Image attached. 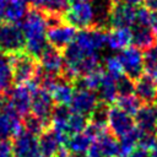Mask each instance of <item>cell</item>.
Segmentation results:
<instances>
[{
  "mask_svg": "<svg viewBox=\"0 0 157 157\" xmlns=\"http://www.w3.org/2000/svg\"><path fill=\"white\" fill-rule=\"evenodd\" d=\"M118 59L126 77L134 81L142 76V72L145 70V56L141 49L136 48L135 45L128 47L120 50V53L118 54Z\"/></svg>",
  "mask_w": 157,
  "mask_h": 157,
  "instance_id": "obj_6",
  "label": "cell"
},
{
  "mask_svg": "<svg viewBox=\"0 0 157 157\" xmlns=\"http://www.w3.org/2000/svg\"><path fill=\"white\" fill-rule=\"evenodd\" d=\"M97 96L101 103L103 104H109L115 102L118 97V83L117 80L103 72L102 80L99 82V86L97 88Z\"/></svg>",
  "mask_w": 157,
  "mask_h": 157,
  "instance_id": "obj_20",
  "label": "cell"
},
{
  "mask_svg": "<svg viewBox=\"0 0 157 157\" xmlns=\"http://www.w3.org/2000/svg\"><path fill=\"white\" fill-rule=\"evenodd\" d=\"M108 23L114 27H132L136 23V9L135 6L128 5L121 0H114L109 13H108Z\"/></svg>",
  "mask_w": 157,
  "mask_h": 157,
  "instance_id": "obj_12",
  "label": "cell"
},
{
  "mask_svg": "<svg viewBox=\"0 0 157 157\" xmlns=\"http://www.w3.org/2000/svg\"><path fill=\"white\" fill-rule=\"evenodd\" d=\"M21 27L26 40V52L38 60L49 45L47 39L48 25L45 15L29 5L28 12L22 20Z\"/></svg>",
  "mask_w": 157,
  "mask_h": 157,
  "instance_id": "obj_1",
  "label": "cell"
},
{
  "mask_svg": "<svg viewBox=\"0 0 157 157\" xmlns=\"http://www.w3.org/2000/svg\"><path fill=\"white\" fill-rule=\"evenodd\" d=\"M137 140H139V131H137V129L132 130L128 135H125L121 139H119L120 156L126 157L132 150H135L136 146H137Z\"/></svg>",
  "mask_w": 157,
  "mask_h": 157,
  "instance_id": "obj_29",
  "label": "cell"
},
{
  "mask_svg": "<svg viewBox=\"0 0 157 157\" xmlns=\"http://www.w3.org/2000/svg\"><path fill=\"white\" fill-rule=\"evenodd\" d=\"M145 4L151 12H157V0H146Z\"/></svg>",
  "mask_w": 157,
  "mask_h": 157,
  "instance_id": "obj_38",
  "label": "cell"
},
{
  "mask_svg": "<svg viewBox=\"0 0 157 157\" xmlns=\"http://www.w3.org/2000/svg\"><path fill=\"white\" fill-rule=\"evenodd\" d=\"M39 71L48 77H61L64 74V55L63 52L48 45L38 59Z\"/></svg>",
  "mask_w": 157,
  "mask_h": 157,
  "instance_id": "obj_11",
  "label": "cell"
},
{
  "mask_svg": "<svg viewBox=\"0 0 157 157\" xmlns=\"http://www.w3.org/2000/svg\"><path fill=\"white\" fill-rule=\"evenodd\" d=\"M117 83H118V96L134 93V82L131 78L123 76L117 81Z\"/></svg>",
  "mask_w": 157,
  "mask_h": 157,
  "instance_id": "obj_30",
  "label": "cell"
},
{
  "mask_svg": "<svg viewBox=\"0 0 157 157\" xmlns=\"http://www.w3.org/2000/svg\"><path fill=\"white\" fill-rule=\"evenodd\" d=\"M151 28L155 34V38L157 39V12H152V18H151Z\"/></svg>",
  "mask_w": 157,
  "mask_h": 157,
  "instance_id": "obj_37",
  "label": "cell"
},
{
  "mask_svg": "<svg viewBox=\"0 0 157 157\" xmlns=\"http://www.w3.org/2000/svg\"><path fill=\"white\" fill-rule=\"evenodd\" d=\"M101 104L98 96L94 91L85 90V88H76L72 96V99L69 104L71 112L83 115L85 118H90L92 113L98 108Z\"/></svg>",
  "mask_w": 157,
  "mask_h": 157,
  "instance_id": "obj_10",
  "label": "cell"
},
{
  "mask_svg": "<svg viewBox=\"0 0 157 157\" xmlns=\"http://www.w3.org/2000/svg\"><path fill=\"white\" fill-rule=\"evenodd\" d=\"M96 134L94 131L87 125L86 129L81 132H77L75 135H71L66 144L65 148L71 153V155H77V156H86L87 151L92 146V144L96 140Z\"/></svg>",
  "mask_w": 157,
  "mask_h": 157,
  "instance_id": "obj_14",
  "label": "cell"
},
{
  "mask_svg": "<svg viewBox=\"0 0 157 157\" xmlns=\"http://www.w3.org/2000/svg\"><path fill=\"white\" fill-rule=\"evenodd\" d=\"M117 157H124V156H117Z\"/></svg>",
  "mask_w": 157,
  "mask_h": 157,
  "instance_id": "obj_42",
  "label": "cell"
},
{
  "mask_svg": "<svg viewBox=\"0 0 157 157\" xmlns=\"http://www.w3.org/2000/svg\"><path fill=\"white\" fill-rule=\"evenodd\" d=\"M155 34L151 26L135 25L132 29V43L136 48L141 50H147L155 44Z\"/></svg>",
  "mask_w": 157,
  "mask_h": 157,
  "instance_id": "obj_22",
  "label": "cell"
},
{
  "mask_svg": "<svg viewBox=\"0 0 157 157\" xmlns=\"http://www.w3.org/2000/svg\"><path fill=\"white\" fill-rule=\"evenodd\" d=\"M134 93L146 104L157 103V83L146 76H141L134 82Z\"/></svg>",
  "mask_w": 157,
  "mask_h": 157,
  "instance_id": "obj_18",
  "label": "cell"
},
{
  "mask_svg": "<svg viewBox=\"0 0 157 157\" xmlns=\"http://www.w3.org/2000/svg\"><path fill=\"white\" fill-rule=\"evenodd\" d=\"M28 9L29 4L27 0H9L5 11V21L18 23L25 18Z\"/></svg>",
  "mask_w": 157,
  "mask_h": 157,
  "instance_id": "obj_23",
  "label": "cell"
},
{
  "mask_svg": "<svg viewBox=\"0 0 157 157\" xmlns=\"http://www.w3.org/2000/svg\"><path fill=\"white\" fill-rule=\"evenodd\" d=\"M9 0H0V22L5 21V11L7 6Z\"/></svg>",
  "mask_w": 157,
  "mask_h": 157,
  "instance_id": "obj_36",
  "label": "cell"
},
{
  "mask_svg": "<svg viewBox=\"0 0 157 157\" xmlns=\"http://www.w3.org/2000/svg\"><path fill=\"white\" fill-rule=\"evenodd\" d=\"M150 157H157V144L150 150Z\"/></svg>",
  "mask_w": 157,
  "mask_h": 157,
  "instance_id": "obj_40",
  "label": "cell"
},
{
  "mask_svg": "<svg viewBox=\"0 0 157 157\" xmlns=\"http://www.w3.org/2000/svg\"><path fill=\"white\" fill-rule=\"evenodd\" d=\"M104 72L109 75L110 77L115 78L117 81L121 78L123 76H125L123 72L120 61L118 59V55H109L104 59Z\"/></svg>",
  "mask_w": 157,
  "mask_h": 157,
  "instance_id": "obj_28",
  "label": "cell"
},
{
  "mask_svg": "<svg viewBox=\"0 0 157 157\" xmlns=\"http://www.w3.org/2000/svg\"><path fill=\"white\" fill-rule=\"evenodd\" d=\"M9 63L12 72L13 85H23L32 82L39 71V63L26 50L10 55Z\"/></svg>",
  "mask_w": 157,
  "mask_h": 157,
  "instance_id": "obj_3",
  "label": "cell"
},
{
  "mask_svg": "<svg viewBox=\"0 0 157 157\" xmlns=\"http://www.w3.org/2000/svg\"><path fill=\"white\" fill-rule=\"evenodd\" d=\"M0 157H13L11 144L7 140L0 141Z\"/></svg>",
  "mask_w": 157,
  "mask_h": 157,
  "instance_id": "obj_34",
  "label": "cell"
},
{
  "mask_svg": "<svg viewBox=\"0 0 157 157\" xmlns=\"http://www.w3.org/2000/svg\"><path fill=\"white\" fill-rule=\"evenodd\" d=\"M76 34V28L65 23L64 21L58 25L50 26L47 29V39L49 45L60 52H64L70 45V43L75 39Z\"/></svg>",
  "mask_w": 157,
  "mask_h": 157,
  "instance_id": "obj_13",
  "label": "cell"
},
{
  "mask_svg": "<svg viewBox=\"0 0 157 157\" xmlns=\"http://www.w3.org/2000/svg\"><path fill=\"white\" fill-rule=\"evenodd\" d=\"M26 50V40L20 23L0 22V54L10 56Z\"/></svg>",
  "mask_w": 157,
  "mask_h": 157,
  "instance_id": "obj_4",
  "label": "cell"
},
{
  "mask_svg": "<svg viewBox=\"0 0 157 157\" xmlns=\"http://www.w3.org/2000/svg\"><path fill=\"white\" fill-rule=\"evenodd\" d=\"M145 76L148 77L150 80H152L155 83H157V65H152V64H145Z\"/></svg>",
  "mask_w": 157,
  "mask_h": 157,
  "instance_id": "obj_33",
  "label": "cell"
},
{
  "mask_svg": "<svg viewBox=\"0 0 157 157\" xmlns=\"http://www.w3.org/2000/svg\"><path fill=\"white\" fill-rule=\"evenodd\" d=\"M144 56H145V64L157 65V44L150 47L144 54Z\"/></svg>",
  "mask_w": 157,
  "mask_h": 157,
  "instance_id": "obj_32",
  "label": "cell"
},
{
  "mask_svg": "<svg viewBox=\"0 0 157 157\" xmlns=\"http://www.w3.org/2000/svg\"><path fill=\"white\" fill-rule=\"evenodd\" d=\"M37 83L34 81L23 85H15L10 88L6 93V97L17 114L23 119L31 113V104H32V96L33 91L37 88Z\"/></svg>",
  "mask_w": 157,
  "mask_h": 157,
  "instance_id": "obj_5",
  "label": "cell"
},
{
  "mask_svg": "<svg viewBox=\"0 0 157 157\" xmlns=\"http://www.w3.org/2000/svg\"><path fill=\"white\" fill-rule=\"evenodd\" d=\"M135 124L140 132L157 134V103L141 105L135 115Z\"/></svg>",
  "mask_w": 157,
  "mask_h": 157,
  "instance_id": "obj_15",
  "label": "cell"
},
{
  "mask_svg": "<svg viewBox=\"0 0 157 157\" xmlns=\"http://www.w3.org/2000/svg\"><path fill=\"white\" fill-rule=\"evenodd\" d=\"M29 5L44 15H61L67 9L70 0H27Z\"/></svg>",
  "mask_w": 157,
  "mask_h": 157,
  "instance_id": "obj_21",
  "label": "cell"
},
{
  "mask_svg": "<svg viewBox=\"0 0 157 157\" xmlns=\"http://www.w3.org/2000/svg\"><path fill=\"white\" fill-rule=\"evenodd\" d=\"M126 157H150V151L144 150L141 147H137V148L132 150Z\"/></svg>",
  "mask_w": 157,
  "mask_h": 157,
  "instance_id": "obj_35",
  "label": "cell"
},
{
  "mask_svg": "<svg viewBox=\"0 0 157 157\" xmlns=\"http://www.w3.org/2000/svg\"><path fill=\"white\" fill-rule=\"evenodd\" d=\"M63 21L75 28H92L97 27V10L93 2L70 1L67 9L63 13Z\"/></svg>",
  "mask_w": 157,
  "mask_h": 157,
  "instance_id": "obj_2",
  "label": "cell"
},
{
  "mask_svg": "<svg viewBox=\"0 0 157 157\" xmlns=\"http://www.w3.org/2000/svg\"><path fill=\"white\" fill-rule=\"evenodd\" d=\"M103 72L98 69L93 72H90L87 75H83L81 77H78L77 80L74 81V85L76 88H85V90H90V91H97L99 82L102 80Z\"/></svg>",
  "mask_w": 157,
  "mask_h": 157,
  "instance_id": "obj_26",
  "label": "cell"
},
{
  "mask_svg": "<svg viewBox=\"0 0 157 157\" xmlns=\"http://www.w3.org/2000/svg\"><path fill=\"white\" fill-rule=\"evenodd\" d=\"M54 108H55V103L48 90L43 87H37L33 91V96H32L31 114L50 126V119Z\"/></svg>",
  "mask_w": 157,
  "mask_h": 157,
  "instance_id": "obj_9",
  "label": "cell"
},
{
  "mask_svg": "<svg viewBox=\"0 0 157 157\" xmlns=\"http://www.w3.org/2000/svg\"><path fill=\"white\" fill-rule=\"evenodd\" d=\"M107 126L109 128L112 135L118 139L128 135L132 130H135V121L134 118L118 108L117 105L108 108L107 112Z\"/></svg>",
  "mask_w": 157,
  "mask_h": 157,
  "instance_id": "obj_8",
  "label": "cell"
},
{
  "mask_svg": "<svg viewBox=\"0 0 157 157\" xmlns=\"http://www.w3.org/2000/svg\"><path fill=\"white\" fill-rule=\"evenodd\" d=\"M11 148L13 157H42L38 136L28 132L23 128L12 136Z\"/></svg>",
  "mask_w": 157,
  "mask_h": 157,
  "instance_id": "obj_7",
  "label": "cell"
},
{
  "mask_svg": "<svg viewBox=\"0 0 157 157\" xmlns=\"http://www.w3.org/2000/svg\"><path fill=\"white\" fill-rule=\"evenodd\" d=\"M70 1H86V0H70Z\"/></svg>",
  "mask_w": 157,
  "mask_h": 157,
  "instance_id": "obj_41",
  "label": "cell"
},
{
  "mask_svg": "<svg viewBox=\"0 0 157 157\" xmlns=\"http://www.w3.org/2000/svg\"><path fill=\"white\" fill-rule=\"evenodd\" d=\"M38 144L42 157H56L60 148L64 146L60 137L52 126L45 129L38 136Z\"/></svg>",
  "mask_w": 157,
  "mask_h": 157,
  "instance_id": "obj_16",
  "label": "cell"
},
{
  "mask_svg": "<svg viewBox=\"0 0 157 157\" xmlns=\"http://www.w3.org/2000/svg\"><path fill=\"white\" fill-rule=\"evenodd\" d=\"M88 121L87 118H85L83 115H80L77 113L71 112L70 118L67 120V125H66V134L70 137L71 135H75L77 132H81L86 129Z\"/></svg>",
  "mask_w": 157,
  "mask_h": 157,
  "instance_id": "obj_27",
  "label": "cell"
},
{
  "mask_svg": "<svg viewBox=\"0 0 157 157\" xmlns=\"http://www.w3.org/2000/svg\"><path fill=\"white\" fill-rule=\"evenodd\" d=\"M94 146L102 153L103 157H117L120 156V146L117 137L108 131L99 134L94 140Z\"/></svg>",
  "mask_w": 157,
  "mask_h": 157,
  "instance_id": "obj_19",
  "label": "cell"
},
{
  "mask_svg": "<svg viewBox=\"0 0 157 157\" xmlns=\"http://www.w3.org/2000/svg\"><path fill=\"white\" fill-rule=\"evenodd\" d=\"M117 107L120 108L121 110H124L125 113L130 114L131 117H135L136 113L139 112L141 104H140V99L136 97V94L130 93V94H120L115 99Z\"/></svg>",
  "mask_w": 157,
  "mask_h": 157,
  "instance_id": "obj_25",
  "label": "cell"
},
{
  "mask_svg": "<svg viewBox=\"0 0 157 157\" xmlns=\"http://www.w3.org/2000/svg\"><path fill=\"white\" fill-rule=\"evenodd\" d=\"M13 85L12 72L9 63V58L6 55L0 54V97L10 91Z\"/></svg>",
  "mask_w": 157,
  "mask_h": 157,
  "instance_id": "obj_24",
  "label": "cell"
},
{
  "mask_svg": "<svg viewBox=\"0 0 157 157\" xmlns=\"http://www.w3.org/2000/svg\"><path fill=\"white\" fill-rule=\"evenodd\" d=\"M151 18H152V12L146 6L140 7L139 10H136V23L135 25L150 26L151 25Z\"/></svg>",
  "mask_w": 157,
  "mask_h": 157,
  "instance_id": "obj_31",
  "label": "cell"
},
{
  "mask_svg": "<svg viewBox=\"0 0 157 157\" xmlns=\"http://www.w3.org/2000/svg\"><path fill=\"white\" fill-rule=\"evenodd\" d=\"M132 43V31L128 27H114L107 32V47L110 50L120 52Z\"/></svg>",
  "mask_w": 157,
  "mask_h": 157,
  "instance_id": "obj_17",
  "label": "cell"
},
{
  "mask_svg": "<svg viewBox=\"0 0 157 157\" xmlns=\"http://www.w3.org/2000/svg\"><path fill=\"white\" fill-rule=\"evenodd\" d=\"M123 2L128 4V5H131V6H137V5H141V4H145L146 0H121Z\"/></svg>",
  "mask_w": 157,
  "mask_h": 157,
  "instance_id": "obj_39",
  "label": "cell"
}]
</instances>
